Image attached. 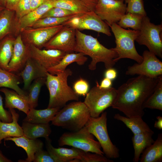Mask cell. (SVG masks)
Segmentation results:
<instances>
[{"label": "cell", "instance_id": "obj_10", "mask_svg": "<svg viewBox=\"0 0 162 162\" xmlns=\"http://www.w3.org/2000/svg\"><path fill=\"white\" fill-rule=\"evenodd\" d=\"M64 24L80 31L92 30L108 36L111 35L109 26L93 11L78 15Z\"/></svg>", "mask_w": 162, "mask_h": 162}, {"label": "cell", "instance_id": "obj_15", "mask_svg": "<svg viewBox=\"0 0 162 162\" xmlns=\"http://www.w3.org/2000/svg\"><path fill=\"white\" fill-rule=\"evenodd\" d=\"M28 55L46 70L57 64L66 54L55 49L42 50L32 45L26 44Z\"/></svg>", "mask_w": 162, "mask_h": 162}, {"label": "cell", "instance_id": "obj_42", "mask_svg": "<svg viewBox=\"0 0 162 162\" xmlns=\"http://www.w3.org/2000/svg\"><path fill=\"white\" fill-rule=\"evenodd\" d=\"M73 87V89L77 95L85 96L89 91V86L86 81L81 78L75 82Z\"/></svg>", "mask_w": 162, "mask_h": 162}, {"label": "cell", "instance_id": "obj_22", "mask_svg": "<svg viewBox=\"0 0 162 162\" xmlns=\"http://www.w3.org/2000/svg\"><path fill=\"white\" fill-rule=\"evenodd\" d=\"M60 109L59 107H47L43 110L30 109L23 122L35 124H49Z\"/></svg>", "mask_w": 162, "mask_h": 162}, {"label": "cell", "instance_id": "obj_24", "mask_svg": "<svg viewBox=\"0 0 162 162\" xmlns=\"http://www.w3.org/2000/svg\"><path fill=\"white\" fill-rule=\"evenodd\" d=\"M21 127L24 136L30 139L44 137L46 140L49 139L52 132L49 123L39 124L23 122Z\"/></svg>", "mask_w": 162, "mask_h": 162}, {"label": "cell", "instance_id": "obj_7", "mask_svg": "<svg viewBox=\"0 0 162 162\" xmlns=\"http://www.w3.org/2000/svg\"><path fill=\"white\" fill-rule=\"evenodd\" d=\"M107 120V112H103L98 117L90 116L85 126L97 139L106 157L109 158H117L119 156V150L109 137Z\"/></svg>", "mask_w": 162, "mask_h": 162}, {"label": "cell", "instance_id": "obj_41", "mask_svg": "<svg viewBox=\"0 0 162 162\" xmlns=\"http://www.w3.org/2000/svg\"><path fill=\"white\" fill-rule=\"evenodd\" d=\"M34 162H58L48 151L43 149L37 152L35 154Z\"/></svg>", "mask_w": 162, "mask_h": 162}, {"label": "cell", "instance_id": "obj_37", "mask_svg": "<svg viewBox=\"0 0 162 162\" xmlns=\"http://www.w3.org/2000/svg\"><path fill=\"white\" fill-rule=\"evenodd\" d=\"M125 2L128 4L126 13H130L143 16H147L143 0H126Z\"/></svg>", "mask_w": 162, "mask_h": 162}, {"label": "cell", "instance_id": "obj_39", "mask_svg": "<svg viewBox=\"0 0 162 162\" xmlns=\"http://www.w3.org/2000/svg\"><path fill=\"white\" fill-rule=\"evenodd\" d=\"M81 162H113V160H110L103 154L92 153L85 152L80 160Z\"/></svg>", "mask_w": 162, "mask_h": 162}, {"label": "cell", "instance_id": "obj_14", "mask_svg": "<svg viewBox=\"0 0 162 162\" xmlns=\"http://www.w3.org/2000/svg\"><path fill=\"white\" fill-rule=\"evenodd\" d=\"M64 24L47 27H28L22 30L24 44L40 49L64 26Z\"/></svg>", "mask_w": 162, "mask_h": 162}, {"label": "cell", "instance_id": "obj_49", "mask_svg": "<svg viewBox=\"0 0 162 162\" xmlns=\"http://www.w3.org/2000/svg\"><path fill=\"white\" fill-rule=\"evenodd\" d=\"M157 121H156L154 125V127L158 130L162 129V117L158 116L156 117Z\"/></svg>", "mask_w": 162, "mask_h": 162}, {"label": "cell", "instance_id": "obj_35", "mask_svg": "<svg viewBox=\"0 0 162 162\" xmlns=\"http://www.w3.org/2000/svg\"><path fill=\"white\" fill-rule=\"evenodd\" d=\"M46 77L36 79L31 83L28 89V102L30 109L35 108L38 105V101L41 87L45 83Z\"/></svg>", "mask_w": 162, "mask_h": 162}, {"label": "cell", "instance_id": "obj_50", "mask_svg": "<svg viewBox=\"0 0 162 162\" xmlns=\"http://www.w3.org/2000/svg\"><path fill=\"white\" fill-rule=\"evenodd\" d=\"M12 161L5 157L0 150V162H11Z\"/></svg>", "mask_w": 162, "mask_h": 162}, {"label": "cell", "instance_id": "obj_17", "mask_svg": "<svg viewBox=\"0 0 162 162\" xmlns=\"http://www.w3.org/2000/svg\"><path fill=\"white\" fill-rule=\"evenodd\" d=\"M47 72L46 68L33 58L28 57L19 76L23 80L24 88L27 89L34 80L46 77Z\"/></svg>", "mask_w": 162, "mask_h": 162}, {"label": "cell", "instance_id": "obj_29", "mask_svg": "<svg viewBox=\"0 0 162 162\" xmlns=\"http://www.w3.org/2000/svg\"><path fill=\"white\" fill-rule=\"evenodd\" d=\"M114 118L122 122L134 134L153 131L141 117H128L115 114Z\"/></svg>", "mask_w": 162, "mask_h": 162}, {"label": "cell", "instance_id": "obj_4", "mask_svg": "<svg viewBox=\"0 0 162 162\" xmlns=\"http://www.w3.org/2000/svg\"><path fill=\"white\" fill-rule=\"evenodd\" d=\"M90 117L89 110L84 102L76 101L64 106L51 122L54 125L76 131L85 126Z\"/></svg>", "mask_w": 162, "mask_h": 162}, {"label": "cell", "instance_id": "obj_18", "mask_svg": "<svg viewBox=\"0 0 162 162\" xmlns=\"http://www.w3.org/2000/svg\"><path fill=\"white\" fill-rule=\"evenodd\" d=\"M46 148L50 152L58 162H70L73 159H77L80 162L85 151L72 147L70 148L63 147H54L51 144L49 138L46 140Z\"/></svg>", "mask_w": 162, "mask_h": 162}, {"label": "cell", "instance_id": "obj_31", "mask_svg": "<svg viewBox=\"0 0 162 162\" xmlns=\"http://www.w3.org/2000/svg\"><path fill=\"white\" fill-rule=\"evenodd\" d=\"M53 7L64 9L76 14H81L91 11L80 0H50Z\"/></svg>", "mask_w": 162, "mask_h": 162}, {"label": "cell", "instance_id": "obj_47", "mask_svg": "<svg viewBox=\"0 0 162 162\" xmlns=\"http://www.w3.org/2000/svg\"><path fill=\"white\" fill-rule=\"evenodd\" d=\"M112 85V80L105 77L101 81L99 87L101 88L107 89L111 87Z\"/></svg>", "mask_w": 162, "mask_h": 162}, {"label": "cell", "instance_id": "obj_38", "mask_svg": "<svg viewBox=\"0 0 162 162\" xmlns=\"http://www.w3.org/2000/svg\"><path fill=\"white\" fill-rule=\"evenodd\" d=\"M31 11V0H19L15 11L17 20Z\"/></svg>", "mask_w": 162, "mask_h": 162}, {"label": "cell", "instance_id": "obj_11", "mask_svg": "<svg viewBox=\"0 0 162 162\" xmlns=\"http://www.w3.org/2000/svg\"><path fill=\"white\" fill-rule=\"evenodd\" d=\"M126 8L124 0H98L94 11L110 27L118 22L126 14Z\"/></svg>", "mask_w": 162, "mask_h": 162}, {"label": "cell", "instance_id": "obj_2", "mask_svg": "<svg viewBox=\"0 0 162 162\" xmlns=\"http://www.w3.org/2000/svg\"><path fill=\"white\" fill-rule=\"evenodd\" d=\"M76 43L74 52L89 56L92 61L88 65L92 70H95L98 63H104L106 69L112 68L115 64V60L118 57L112 48L108 49L101 44L97 38L76 30Z\"/></svg>", "mask_w": 162, "mask_h": 162}, {"label": "cell", "instance_id": "obj_27", "mask_svg": "<svg viewBox=\"0 0 162 162\" xmlns=\"http://www.w3.org/2000/svg\"><path fill=\"white\" fill-rule=\"evenodd\" d=\"M20 83L19 75L0 68V87L11 89L28 100V94L19 87Z\"/></svg>", "mask_w": 162, "mask_h": 162}, {"label": "cell", "instance_id": "obj_16", "mask_svg": "<svg viewBox=\"0 0 162 162\" xmlns=\"http://www.w3.org/2000/svg\"><path fill=\"white\" fill-rule=\"evenodd\" d=\"M28 57L27 46L24 44L21 34H19L14 40L8 71L14 73L20 72Z\"/></svg>", "mask_w": 162, "mask_h": 162}, {"label": "cell", "instance_id": "obj_51", "mask_svg": "<svg viewBox=\"0 0 162 162\" xmlns=\"http://www.w3.org/2000/svg\"><path fill=\"white\" fill-rule=\"evenodd\" d=\"M7 0H0V5L5 8Z\"/></svg>", "mask_w": 162, "mask_h": 162}, {"label": "cell", "instance_id": "obj_19", "mask_svg": "<svg viewBox=\"0 0 162 162\" xmlns=\"http://www.w3.org/2000/svg\"><path fill=\"white\" fill-rule=\"evenodd\" d=\"M4 140H10L14 142L18 147L22 148L26 152L27 158L25 162L33 161L35 153L43 149L44 143L40 140L37 139H32L28 138L24 135L17 137H9Z\"/></svg>", "mask_w": 162, "mask_h": 162}, {"label": "cell", "instance_id": "obj_30", "mask_svg": "<svg viewBox=\"0 0 162 162\" xmlns=\"http://www.w3.org/2000/svg\"><path fill=\"white\" fill-rule=\"evenodd\" d=\"M14 40L13 38L8 37L0 42V68L8 71L12 55Z\"/></svg>", "mask_w": 162, "mask_h": 162}, {"label": "cell", "instance_id": "obj_12", "mask_svg": "<svg viewBox=\"0 0 162 162\" xmlns=\"http://www.w3.org/2000/svg\"><path fill=\"white\" fill-rule=\"evenodd\" d=\"M143 60L141 63H135L129 66L125 74L145 76L151 78L162 75V62L154 53L146 50L143 53Z\"/></svg>", "mask_w": 162, "mask_h": 162}, {"label": "cell", "instance_id": "obj_33", "mask_svg": "<svg viewBox=\"0 0 162 162\" xmlns=\"http://www.w3.org/2000/svg\"><path fill=\"white\" fill-rule=\"evenodd\" d=\"M14 11L5 8L0 13V40L11 32L13 27Z\"/></svg>", "mask_w": 162, "mask_h": 162}, {"label": "cell", "instance_id": "obj_1", "mask_svg": "<svg viewBox=\"0 0 162 162\" xmlns=\"http://www.w3.org/2000/svg\"><path fill=\"white\" fill-rule=\"evenodd\" d=\"M161 75L151 78L139 75L129 79L117 89V96L112 107L127 117H142L145 113L143 104L154 91Z\"/></svg>", "mask_w": 162, "mask_h": 162}, {"label": "cell", "instance_id": "obj_21", "mask_svg": "<svg viewBox=\"0 0 162 162\" xmlns=\"http://www.w3.org/2000/svg\"><path fill=\"white\" fill-rule=\"evenodd\" d=\"M12 121L5 122L0 121V144L3 139L9 137H17L24 135L22 127L18 124L19 115L14 109H9Z\"/></svg>", "mask_w": 162, "mask_h": 162}, {"label": "cell", "instance_id": "obj_32", "mask_svg": "<svg viewBox=\"0 0 162 162\" xmlns=\"http://www.w3.org/2000/svg\"><path fill=\"white\" fill-rule=\"evenodd\" d=\"M143 108L162 110V75L154 91L144 103Z\"/></svg>", "mask_w": 162, "mask_h": 162}, {"label": "cell", "instance_id": "obj_25", "mask_svg": "<svg viewBox=\"0 0 162 162\" xmlns=\"http://www.w3.org/2000/svg\"><path fill=\"white\" fill-rule=\"evenodd\" d=\"M87 59L88 58L82 53H67L57 64L48 69L47 71L52 74L56 75L64 71L70 64L76 62L79 65H83Z\"/></svg>", "mask_w": 162, "mask_h": 162}, {"label": "cell", "instance_id": "obj_13", "mask_svg": "<svg viewBox=\"0 0 162 162\" xmlns=\"http://www.w3.org/2000/svg\"><path fill=\"white\" fill-rule=\"evenodd\" d=\"M75 28L64 26L44 46L46 49H55L67 53L74 52L76 39Z\"/></svg>", "mask_w": 162, "mask_h": 162}, {"label": "cell", "instance_id": "obj_46", "mask_svg": "<svg viewBox=\"0 0 162 162\" xmlns=\"http://www.w3.org/2000/svg\"><path fill=\"white\" fill-rule=\"evenodd\" d=\"M86 4L91 11H94L98 0H80Z\"/></svg>", "mask_w": 162, "mask_h": 162}, {"label": "cell", "instance_id": "obj_6", "mask_svg": "<svg viewBox=\"0 0 162 162\" xmlns=\"http://www.w3.org/2000/svg\"><path fill=\"white\" fill-rule=\"evenodd\" d=\"M117 89L111 87L101 88L98 81L86 95L84 102L88 108L90 116L97 117L108 108L112 106L116 98Z\"/></svg>", "mask_w": 162, "mask_h": 162}, {"label": "cell", "instance_id": "obj_34", "mask_svg": "<svg viewBox=\"0 0 162 162\" xmlns=\"http://www.w3.org/2000/svg\"><path fill=\"white\" fill-rule=\"evenodd\" d=\"M144 16L138 14L126 13L122 16L117 24L124 29L131 28L134 30L139 31Z\"/></svg>", "mask_w": 162, "mask_h": 162}, {"label": "cell", "instance_id": "obj_20", "mask_svg": "<svg viewBox=\"0 0 162 162\" xmlns=\"http://www.w3.org/2000/svg\"><path fill=\"white\" fill-rule=\"evenodd\" d=\"M53 7L51 0H48L18 20L16 29L21 32L26 28L32 27L37 21Z\"/></svg>", "mask_w": 162, "mask_h": 162}, {"label": "cell", "instance_id": "obj_26", "mask_svg": "<svg viewBox=\"0 0 162 162\" xmlns=\"http://www.w3.org/2000/svg\"><path fill=\"white\" fill-rule=\"evenodd\" d=\"M153 131L134 134L132 141L134 150L133 161L138 162L140 160L141 154L146 148L154 143L152 138Z\"/></svg>", "mask_w": 162, "mask_h": 162}, {"label": "cell", "instance_id": "obj_23", "mask_svg": "<svg viewBox=\"0 0 162 162\" xmlns=\"http://www.w3.org/2000/svg\"><path fill=\"white\" fill-rule=\"evenodd\" d=\"M0 91L5 95V108L16 109L27 114L30 110L27 100L13 90L4 88L1 89Z\"/></svg>", "mask_w": 162, "mask_h": 162}, {"label": "cell", "instance_id": "obj_52", "mask_svg": "<svg viewBox=\"0 0 162 162\" xmlns=\"http://www.w3.org/2000/svg\"><path fill=\"white\" fill-rule=\"evenodd\" d=\"M5 8L0 5V13Z\"/></svg>", "mask_w": 162, "mask_h": 162}, {"label": "cell", "instance_id": "obj_44", "mask_svg": "<svg viewBox=\"0 0 162 162\" xmlns=\"http://www.w3.org/2000/svg\"><path fill=\"white\" fill-rule=\"evenodd\" d=\"M117 73L116 70L112 68L107 69L104 73L105 77L111 80L116 79L117 76Z\"/></svg>", "mask_w": 162, "mask_h": 162}, {"label": "cell", "instance_id": "obj_8", "mask_svg": "<svg viewBox=\"0 0 162 162\" xmlns=\"http://www.w3.org/2000/svg\"><path fill=\"white\" fill-rule=\"evenodd\" d=\"M162 24L152 23L149 17H143L135 40L140 45L147 46L149 51L162 58Z\"/></svg>", "mask_w": 162, "mask_h": 162}, {"label": "cell", "instance_id": "obj_43", "mask_svg": "<svg viewBox=\"0 0 162 162\" xmlns=\"http://www.w3.org/2000/svg\"><path fill=\"white\" fill-rule=\"evenodd\" d=\"M3 98L0 94V121L3 122H10L12 121V117L10 112L4 109Z\"/></svg>", "mask_w": 162, "mask_h": 162}, {"label": "cell", "instance_id": "obj_48", "mask_svg": "<svg viewBox=\"0 0 162 162\" xmlns=\"http://www.w3.org/2000/svg\"><path fill=\"white\" fill-rule=\"evenodd\" d=\"M48 0H31V11L32 10Z\"/></svg>", "mask_w": 162, "mask_h": 162}, {"label": "cell", "instance_id": "obj_36", "mask_svg": "<svg viewBox=\"0 0 162 162\" xmlns=\"http://www.w3.org/2000/svg\"><path fill=\"white\" fill-rule=\"evenodd\" d=\"M78 15L62 17H49L41 18L37 21L31 27L38 28L51 27L63 24Z\"/></svg>", "mask_w": 162, "mask_h": 162}, {"label": "cell", "instance_id": "obj_3", "mask_svg": "<svg viewBox=\"0 0 162 162\" xmlns=\"http://www.w3.org/2000/svg\"><path fill=\"white\" fill-rule=\"evenodd\" d=\"M72 72L69 68L52 75L47 71L45 84L49 93V100L47 107L61 108L68 101H79V95L68 83V77Z\"/></svg>", "mask_w": 162, "mask_h": 162}, {"label": "cell", "instance_id": "obj_45", "mask_svg": "<svg viewBox=\"0 0 162 162\" xmlns=\"http://www.w3.org/2000/svg\"><path fill=\"white\" fill-rule=\"evenodd\" d=\"M19 0H7L5 6V8L14 11Z\"/></svg>", "mask_w": 162, "mask_h": 162}, {"label": "cell", "instance_id": "obj_53", "mask_svg": "<svg viewBox=\"0 0 162 162\" xmlns=\"http://www.w3.org/2000/svg\"><path fill=\"white\" fill-rule=\"evenodd\" d=\"M125 1H126V0H124V2H125Z\"/></svg>", "mask_w": 162, "mask_h": 162}, {"label": "cell", "instance_id": "obj_28", "mask_svg": "<svg viewBox=\"0 0 162 162\" xmlns=\"http://www.w3.org/2000/svg\"><path fill=\"white\" fill-rule=\"evenodd\" d=\"M140 162L162 161V134L158 135L154 143L146 148L142 153Z\"/></svg>", "mask_w": 162, "mask_h": 162}, {"label": "cell", "instance_id": "obj_40", "mask_svg": "<svg viewBox=\"0 0 162 162\" xmlns=\"http://www.w3.org/2000/svg\"><path fill=\"white\" fill-rule=\"evenodd\" d=\"M75 15L78 14L64 9L53 7L45 13L41 18L49 17H62Z\"/></svg>", "mask_w": 162, "mask_h": 162}, {"label": "cell", "instance_id": "obj_9", "mask_svg": "<svg viewBox=\"0 0 162 162\" xmlns=\"http://www.w3.org/2000/svg\"><path fill=\"white\" fill-rule=\"evenodd\" d=\"M58 143L60 146H68L86 152L104 154L100 143L95 140L94 136L85 126L77 131L64 133Z\"/></svg>", "mask_w": 162, "mask_h": 162}, {"label": "cell", "instance_id": "obj_5", "mask_svg": "<svg viewBox=\"0 0 162 162\" xmlns=\"http://www.w3.org/2000/svg\"><path fill=\"white\" fill-rule=\"evenodd\" d=\"M110 27L114 35L116 44V47L112 48L118 55L115 62H116L122 58H128L138 64L141 63L143 57L137 52L134 44L138 31L125 29L117 23H113Z\"/></svg>", "mask_w": 162, "mask_h": 162}]
</instances>
